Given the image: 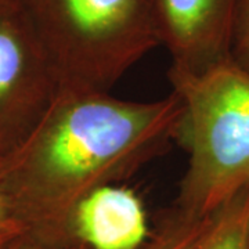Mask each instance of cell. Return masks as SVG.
I'll return each instance as SVG.
<instances>
[{
  "mask_svg": "<svg viewBox=\"0 0 249 249\" xmlns=\"http://www.w3.org/2000/svg\"><path fill=\"white\" fill-rule=\"evenodd\" d=\"M183 104L61 88L32 133L0 165V190L25 232L78 244L70 219L91 191L118 184L178 140Z\"/></svg>",
  "mask_w": 249,
  "mask_h": 249,
  "instance_id": "1",
  "label": "cell"
},
{
  "mask_svg": "<svg viewBox=\"0 0 249 249\" xmlns=\"http://www.w3.org/2000/svg\"><path fill=\"white\" fill-rule=\"evenodd\" d=\"M183 104L178 140L188 154L175 208L208 217L249 184V72L229 57L201 72L169 70Z\"/></svg>",
  "mask_w": 249,
  "mask_h": 249,
  "instance_id": "2",
  "label": "cell"
},
{
  "mask_svg": "<svg viewBox=\"0 0 249 249\" xmlns=\"http://www.w3.org/2000/svg\"><path fill=\"white\" fill-rule=\"evenodd\" d=\"M61 88L109 91L160 40L144 0L18 3Z\"/></svg>",
  "mask_w": 249,
  "mask_h": 249,
  "instance_id": "3",
  "label": "cell"
},
{
  "mask_svg": "<svg viewBox=\"0 0 249 249\" xmlns=\"http://www.w3.org/2000/svg\"><path fill=\"white\" fill-rule=\"evenodd\" d=\"M61 89L58 76L19 4L0 3V145L14 151Z\"/></svg>",
  "mask_w": 249,
  "mask_h": 249,
  "instance_id": "4",
  "label": "cell"
},
{
  "mask_svg": "<svg viewBox=\"0 0 249 249\" xmlns=\"http://www.w3.org/2000/svg\"><path fill=\"white\" fill-rule=\"evenodd\" d=\"M172 68L201 72L230 57L237 0H144Z\"/></svg>",
  "mask_w": 249,
  "mask_h": 249,
  "instance_id": "5",
  "label": "cell"
},
{
  "mask_svg": "<svg viewBox=\"0 0 249 249\" xmlns=\"http://www.w3.org/2000/svg\"><path fill=\"white\" fill-rule=\"evenodd\" d=\"M70 232L86 249H142L151 234L142 199L118 184L80 199L70 219Z\"/></svg>",
  "mask_w": 249,
  "mask_h": 249,
  "instance_id": "6",
  "label": "cell"
},
{
  "mask_svg": "<svg viewBox=\"0 0 249 249\" xmlns=\"http://www.w3.org/2000/svg\"><path fill=\"white\" fill-rule=\"evenodd\" d=\"M196 249H249V184L212 214Z\"/></svg>",
  "mask_w": 249,
  "mask_h": 249,
  "instance_id": "7",
  "label": "cell"
},
{
  "mask_svg": "<svg viewBox=\"0 0 249 249\" xmlns=\"http://www.w3.org/2000/svg\"><path fill=\"white\" fill-rule=\"evenodd\" d=\"M211 217H194L173 206L142 249H196Z\"/></svg>",
  "mask_w": 249,
  "mask_h": 249,
  "instance_id": "8",
  "label": "cell"
},
{
  "mask_svg": "<svg viewBox=\"0 0 249 249\" xmlns=\"http://www.w3.org/2000/svg\"><path fill=\"white\" fill-rule=\"evenodd\" d=\"M230 57L249 72V0H237Z\"/></svg>",
  "mask_w": 249,
  "mask_h": 249,
  "instance_id": "9",
  "label": "cell"
},
{
  "mask_svg": "<svg viewBox=\"0 0 249 249\" xmlns=\"http://www.w3.org/2000/svg\"><path fill=\"white\" fill-rule=\"evenodd\" d=\"M80 244H65V242H55L49 241L34 234L24 232L13 240L6 249H83Z\"/></svg>",
  "mask_w": 249,
  "mask_h": 249,
  "instance_id": "10",
  "label": "cell"
},
{
  "mask_svg": "<svg viewBox=\"0 0 249 249\" xmlns=\"http://www.w3.org/2000/svg\"><path fill=\"white\" fill-rule=\"evenodd\" d=\"M24 232H25V227L18 220L7 198L0 190V235L18 237Z\"/></svg>",
  "mask_w": 249,
  "mask_h": 249,
  "instance_id": "11",
  "label": "cell"
},
{
  "mask_svg": "<svg viewBox=\"0 0 249 249\" xmlns=\"http://www.w3.org/2000/svg\"><path fill=\"white\" fill-rule=\"evenodd\" d=\"M17 237H1L0 235V249H6L9 247V244L13 240H16Z\"/></svg>",
  "mask_w": 249,
  "mask_h": 249,
  "instance_id": "12",
  "label": "cell"
}]
</instances>
